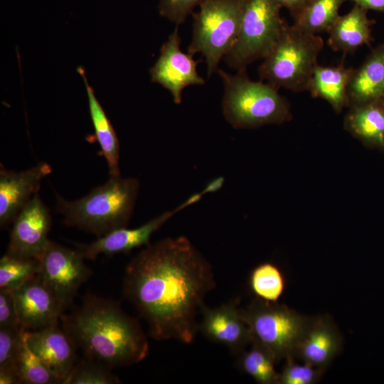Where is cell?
Wrapping results in <instances>:
<instances>
[{"label":"cell","instance_id":"21","mask_svg":"<svg viewBox=\"0 0 384 384\" xmlns=\"http://www.w3.org/2000/svg\"><path fill=\"white\" fill-rule=\"evenodd\" d=\"M354 68L343 63L337 66L317 65L308 89L313 97L326 100L335 112L341 113L349 107L348 88Z\"/></svg>","mask_w":384,"mask_h":384},{"label":"cell","instance_id":"28","mask_svg":"<svg viewBox=\"0 0 384 384\" xmlns=\"http://www.w3.org/2000/svg\"><path fill=\"white\" fill-rule=\"evenodd\" d=\"M112 368L92 358H79L63 384H119Z\"/></svg>","mask_w":384,"mask_h":384},{"label":"cell","instance_id":"11","mask_svg":"<svg viewBox=\"0 0 384 384\" xmlns=\"http://www.w3.org/2000/svg\"><path fill=\"white\" fill-rule=\"evenodd\" d=\"M176 26L162 45L160 55L150 69V75L151 82L168 90L174 102L179 105L182 100V91L186 87L203 85L205 80L198 74V62L193 59V55L181 50L178 26Z\"/></svg>","mask_w":384,"mask_h":384},{"label":"cell","instance_id":"30","mask_svg":"<svg viewBox=\"0 0 384 384\" xmlns=\"http://www.w3.org/2000/svg\"><path fill=\"white\" fill-rule=\"evenodd\" d=\"M285 361L277 384H315L319 383L325 371L307 363L298 364L294 357H289Z\"/></svg>","mask_w":384,"mask_h":384},{"label":"cell","instance_id":"25","mask_svg":"<svg viewBox=\"0 0 384 384\" xmlns=\"http://www.w3.org/2000/svg\"><path fill=\"white\" fill-rule=\"evenodd\" d=\"M249 287L256 298L277 302L285 290V277L277 265L272 262H263L250 272Z\"/></svg>","mask_w":384,"mask_h":384},{"label":"cell","instance_id":"14","mask_svg":"<svg viewBox=\"0 0 384 384\" xmlns=\"http://www.w3.org/2000/svg\"><path fill=\"white\" fill-rule=\"evenodd\" d=\"M238 300L218 307L203 306L198 331L208 340L225 346L233 354H240L250 345L251 331L242 319Z\"/></svg>","mask_w":384,"mask_h":384},{"label":"cell","instance_id":"20","mask_svg":"<svg viewBox=\"0 0 384 384\" xmlns=\"http://www.w3.org/2000/svg\"><path fill=\"white\" fill-rule=\"evenodd\" d=\"M349 107L384 97V44L379 45L353 70L348 88Z\"/></svg>","mask_w":384,"mask_h":384},{"label":"cell","instance_id":"9","mask_svg":"<svg viewBox=\"0 0 384 384\" xmlns=\"http://www.w3.org/2000/svg\"><path fill=\"white\" fill-rule=\"evenodd\" d=\"M38 260L39 275L65 313L71 307L78 290L90 279L93 272L76 249L50 240Z\"/></svg>","mask_w":384,"mask_h":384},{"label":"cell","instance_id":"31","mask_svg":"<svg viewBox=\"0 0 384 384\" xmlns=\"http://www.w3.org/2000/svg\"><path fill=\"white\" fill-rule=\"evenodd\" d=\"M205 0H160L159 11L161 16L179 26L193 13V9Z\"/></svg>","mask_w":384,"mask_h":384},{"label":"cell","instance_id":"34","mask_svg":"<svg viewBox=\"0 0 384 384\" xmlns=\"http://www.w3.org/2000/svg\"><path fill=\"white\" fill-rule=\"evenodd\" d=\"M368 11L373 10L384 14V0H348Z\"/></svg>","mask_w":384,"mask_h":384},{"label":"cell","instance_id":"29","mask_svg":"<svg viewBox=\"0 0 384 384\" xmlns=\"http://www.w3.org/2000/svg\"><path fill=\"white\" fill-rule=\"evenodd\" d=\"M23 340V330L0 328V373L18 374L16 366Z\"/></svg>","mask_w":384,"mask_h":384},{"label":"cell","instance_id":"18","mask_svg":"<svg viewBox=\"0 0 384 384\" xmlns=\"http://www.w3.org/2000/svg\"><path fill=\"white\" fill-rule=\"evenodd\" d=\"M343 127L366 147L384 152V105L382 99L348 107Z\"/></svg>","mask_w":384,"mask_h":384},{"label":"cell","instance_id":"4","mask_svg":"<svg viewBox=\"0 0 384 384\" xmlns=\"http://www.w3.org/2000/svg\"><path fill=\"white\" fill-rule=\"evenodd\" d=\"M218 73L224 86L223 113L233 128L253 129L292 119L289 102L272 85L250 80L245 70L233 75L218 69Z\"/></svg>","mask_w":384,"mask_h":384},{"label":"cell","instance_id":"32","mask_svg":"<svg viewBox=\"0 0 384 384\" xmlns=\"http://www.w3.org/2000/svg\"><path fill=\"white\" fill-rule=\"evenodd\" d=\"M0 328L21 329L13 292L10 290L0 289Z\"/></svg>","mask_w":384,"mask_h":384},{"label":"cell","instance_id":"6","mask_svg":"<svg viewBox=\"0 0 384 384\" xmlns=\"http://www.w3.org/2000/svg\"><path fill=\"white\" fill-rule=\"evenodd\" d=\"M248 0H205L192 13L193 34L188 53H200L207 64V75L218 71L220 61L235 45Z\"/></svg>","mask_w":384,"mask_h":384},{"label":"cell","instance_id":"36","mask_svg":"<svg viewBox=\"0 0 384 384\" xmlns=\"http://www.w3.org/2000/svg\"><path fill=\"white\" fill-rule=\"evenodd\" d=\"M382 101H383V105H384V97L382 98Z\"/></svg>","mask_w":384,"mask_h":384},{"label":"cell","instance_id":"17","mask_svg":"<svg viewBox=\"0 0 384 384\" xmlns=\"http://www.w3.org/2000/svg\"><path fill=\"white\" fill-rule=\"evenodd\" d=\"M342 347V336L332 318L326 314L314 316L297 347L294 358L326 370Z\"/></svg>","mask_w":384,"mask_h":384},{"label":"cell","instance_id":"24","mask_svg":"<svg viewBox=\"0 0 384 384\" xmlns=\"http://www.w3.org/2000/svg\"><path fill=\"white\" fill-rule=\"evenodd\" d=\"M237 364L243 373L260 384H277L279 373L275 369L277 363L273 355L264 346L252 341L250 348L239 354Z\"/></svg>","mask_w":384,"mask_h":384},{"label":"cell","instance_id":"12","mask_svg":"<svg viewBox=\"0 0 384 384\" xmlns=\"http://www.w3.org/2000/svg\"><path fill=\"white\" fill-rule=\"evenodd\" d=\"M202 196L201 192L195 193L174 210L166 211L138 228L129 229L125 227L114 230L90 243H77L75 249L85 259L94 260L101 254L111 256L146 246L150 244L151 235L168 220L181 210L198 201Z\"/></svg>","mask_w":384,"mask_h":384},{"label":"cell","instance_id":"1","mask_svg":"<svg viewBox=\"0 0 384 384\" xmlns=\"http://www.w3.org/2000/svg\"><path fill=\"white\" fill-rule=\"evenodd\" d=\"M215 286L209 262L186 237L179 236L150 243L134 257L125 267L122 292L146 322L152 338L191 343L204 299Z\"/></svg>","mask_w":384,"mask_h":384},{"label":"cell","instance_id":"3","mask_svg":"<svg viewBox=\"0 0 384 384\" xmlns=\"http://www.w3.org/2000/svg\"><path fill=\"white\" fill-rule=\"evenodd\" d=\"M139 188V181L135 178L110 176L105 183L76 200H66L55 192V210L65 225L100 238L127 227Z\"/></svg>","mask_w":384,"mask_h":384},{"label":"cell","instance_id":"27","mask_svg":"<svg viewBox=\"0 0 384 384\" xmlns=\"http://www.w3.org/2000/svg\"><path fill=\"white\" fill-rule=\"evenodd\" d=\"M16 369L21 384H62L61 380L29 348L24 335Z\"/></svg>","mask_w":384,"mask_h":384},{"label":"cell","instance_id":"19","mask_svg":"<svg viewBox=\"0 0 384 384\" xmlns=\"http://www.w3.org/2000/svg\"><path fill=\"white\" fill-rule=\"evenodd\" d=\"M367 13V10L354 4L348 13L339 16L327 31V43L332 50L347 54L363 45L370 46L371 27L375 21L370 19Z\"/></svg>","mask_w":384,"mask_h":384},{"label":"cell","instance_id":"35","mask_svg":"<svg viewBox=\"0 0 384 384\" xmlns=\"http://www.w3.org/2000/svg\"><path fill=\"white\" fill-rule=\"evenodd\" d=\"M223 183L224 178L223 177H218L208 183L202 192L203 194L208 193H214L222 187Z\"/></svg>","mask_w":384,"mask_h":384},{"label":"cell","instance_id":"23","mask_svg":"<svg viewBox=\"0 0 384 384\" xmlns=\"http://www.w3.org/2000/svg\"><path fill=\"white\" fill-rule=\"evenodd\" d=\"M348 0H311L294 18V25L313 34L327 32L339 17V9Z\"/></svg>","mask_w":384,"mask_h":384},{"label":"cell","instance_id":"26","mask_svg":"<svg viewBox=\"0 0 384 384\" xmlns=\"http://www.w3.org/2000/svg\"><path fill=\"white\" fill-rule=\"evenodd\" d=\"M39 272L38 258L23 259L5 254L0 260V289L14 291Z\"/></svg>","mask_w":384,"mask_h":384},{"label":"cell","instance_id":"10","mask_svg":"<svg viewBox=\"0 0 384 384\" xmlns=\"http://www.w3.org/2000/svg\"><path fill=\"white\" fill-rule=\"evenodd\" d=\"M52 218L38 193L22 208L12 222L6 254L18 258H38L50 240Z\"/></svg>","mask_w":384,"mask_h":384},{"label":"cell","instance_id":"13","mask_svg":"<svg viewBox=\"0 0 384 384\" xmlns=\"http://www.w3.org/2000/svg\"><path fill=\"white\" fill-rule=\"evenodd\" d=\"M52 172L46 162L21 171L6 169L0 165V226L11 223L22 208L38 193L44 178Z\"/></svg>","mask_w":384,"mask_h":384},{"label":"cell","instance_id":"15","mask_svg":"<svg viewBox=\"0 0 384 384\" xmlns=\"http://www.w3.org/2000/svg\"><path fill=\"white\" fill-rule=\"evenodd\" d=\"M21 329L37 330L59 322L64 314L39 274L12 291Z\"/></svg>","mask_w":384,"mask_h":384},{"label":"cell","instance_id":"5","mask_svg":"<svg viewBox=\"0 0 384 384\" xmlns=\"http://www.w3.org/2000/svg\"><path fill=\"white\" fill-rule=\"evenodd\" d=\"M324 44L317 34L287 23L259 66L261 80L277 89L283 87L296 92L307 90Z\"/></svg>","mask_w":384,"mask_h":384},{"label":"cell","instance_id":"8","mask_svg":"<svg viewBox=\"0 0 384 384\" xmlns=\"http://www.w3.org/2000/svg\"><path fill=\"white\" fill-rule=\"evenodd\" d=\"M276 0H248L238 39L223 58L238 71L263 59L274 46L287 23Z\"/></svg>","mask_w":384,"mask_h":384},{"label":"cell","instance_id":"16","mask_svg":"<svg viewBox=\"0 0 384 384\" xmlns=\"http://www.w3.org/2000/svg\"><path fill=\"white\" fill-rule=\"evenodd\" d=\"M60 322L37 330L24 331L23 335L29 348L63 384L79 357L78 349L62 326H59Z\"/></svg>","mask_w":384,"mask_h":384},{"label":"cell","instance_id":"7","mask_svg":"<svg viewBox=\"0 0 384 384\" xmlns=\"http://www.w3.org/2000/svg\"><path fill=\"white\" fill-rule=\"evenodd\" d=\"M242 319L248 326L252 340L267 348L277 362L294 357L297 347L312 316L277 302L255 298L240 308Z\"/></svg>","mask_w":384,"mask_h":384},{"label":"cell","instance_id":"2","mask_svg":"<svg viewBox=\"0 0 384 384\" xmlns=\"http://www.w3.org/2000/svg\"><path fill=\"white\" fill-rule=\"evenodd\" d=\"M60 321L83 356L112 368L137 364L149 354L148 340L139 320L116 301L87 293Z\"/></svg>","mask_w":384,"mask_h":384},{"label":"cell","instance_id":"37","mask_svg":"<svg viewBox=\"0 0 384 384\" xmlns=\"http://www.w3.org/2000/svg\"><path fill=\"white\" fill-rule=\"evenodd\" d=\"M384 44V43H383Z\"/></svg>","mask_w":384,"mask_h":384},{"label":"cell","instance_id":"33","mask_svg":"<svg viewBox=\"0 0 384 384\" xmlns=\"http://www.w3.org/2000/svg\"><path fill=\"white\" fill-rule=\"evenodd\" d=\"M282 7L287 9L294 18L311 0H276Z\"/></svg>","mask_w":384,"mask_h":384},{"label":"cell","instance_id":"22","mask_svg":"<svg viewBox=\"0 0 384 384\" xmlns=\"http://www.w3.org/2000/svg\"><path fill=\"white\" fill-rule=\"evenodd\" d=\"M77 71L82 76L85 85L95 137L100 145L101 155L107 164L110 176H120L119 142L116 132L97 100L92 87L87 82L84 69L79 67Z\"/></svg>","mask_w":384,"mask_h":384}]
</instances>
